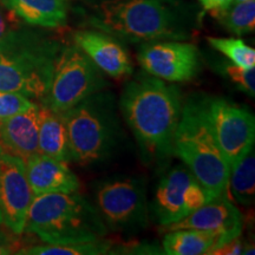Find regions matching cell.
<instances>
[{"mask_svg":"<svg viewBox=\"0 0 255 255\" xmlns=\"http://www.w3.org/2000/svg\"><path fill=\"white\" fill-rule=\"evenodd\" d=\"M223 75L235 84L238 89L245 94L254 97L255 96V71L254 69H242L235 64H222L219 69Z\"/></svg>","mask_w":255,"mask_h":255,"instance_id":"cell-24","label":"cell"},{"mask_svg":"<svg viewBox=\"0 0 255 255\" xmlns=\"http://www.w3.org/2000/svg\"><path fill=\"white\" fill-rule=\"evenodd\" d=\"M24 232L55 245L95 241L108 234L96 207L76 191L34 195Z\"/></svg>","mask_w":255,"mask_h":255,"instance_id":"cell-3","label":"cell"},{"mask_svg":"<svg viewBox=\"0 0 255 255\" xmlns=\"http://www.w3.org/2000/svg\"><path fill=\"white\" fill-rule=\"evenodd\" d=\"M212 254H223V255H235V254H254L253 252L250 251L245 242L239 237L234 240H232L228 244L223 245L218 250H215Z\"/></svg>","mask_w":255,"mask_h":255,"instance_id":"cell-28","label":"cell"},{"mask_svg":"<svg viewBox=\"0 0 255 255\" xmlns=\"http://www.w3.org/2000/svg\"><path fill=\"white\" fill-rule=\"evenodd\" d=\"M38 152L59 161H71L68 130L63 115L50 109L45 104L39 105Z\"/></svg>","mask_w":255,"mask_h":255,"instance_id":"cell-18","label":"cell"},{"mask_svg":"<svg viewBox=\"0 0 255 255\" xmlns=\"http://www.w3.org/2000/svg\"><path fill=\"white\" fill-rule=\"evenodd\" d=\"M15 17L17 15L0 1V50L13 43L23 32Z\"/></svg>","mask_w":255,"mask_h":255,"instance_id":"cell-26","label":"cell"},{"mask_svg":"<svg viewBox=\"0 0 255 255\" xmlns=\"http://www.w3.org/2000/svg\"><path fill=\"white\" fill-rule=\"evenodd\" d=\"M173 155L182 159L213 197L227 194L231 165L210 128L203 98H190L183 104L174 136Z\"/></svg>","mask_w":255,"mask_h":255,"instance_id":"cell-4","label":"cell"},{"mask_svg":"<svg viewBox=\"0 0 255 255\" xmlns=\"http://www.w3.org/2000/svg\"><path fill=\"white\" fill-rule=\"evenodd\" d=\"M2 223V214H1V209H0V226H1Z\"/></svg>","mask_w":255,"mask_h":255,"instance_id":"cell-31","label":"cell"},{"mask_svg":"<svg viewBox=\"0 0 255 255\" xmlns=\"http://www.w3.org/2000/svg\"><path fill=\"white\" fill-rule=\"evenodd\" d=\"M214 199L186 165L169 170L159 181L149 214L155 223L168 227Z\"/></svg>","mask_w":255,"mask_h":255,"instance_id":"cell-9","label":"cell"},{"mask_svg":"<svg viewBox=\"0 0 255 255\" xmlns=\"http://www.w3.org/2000/svg\"><path fill=\"white\" fill-rule=\"evenodd\" d=\"M111 253V244L108 240L75 242V244H46L24 247L17 254L28 255H102Z\"/></svg>","mask_w":255,"mask_h":255,"instance_id":"cell-22","label":"cell"},{"mask_svg":"<svg viewBox=\"0 0 255 255\" xmlns=\"http://www.w3.org/2000/svg\"><path fill=\"white\" fill-rule=\"evenodd\" d=\"M28 183L34 195L47 193H73L79 189L78 177L68 162L38 154L25 161Z\"/></svg>","mask_w":255,"mask_h":255,"instance_id":"cell-16","label":"cell"},{"mask_svg":"<svg viewBox=\"0 0 255 255\" xmlns=\"http://www.w3.org/2000/svg\"><path fill=\"white\" fill-rule=\"evenodd\" d=\"M95 207L108 232L133 234L148 226L145 182L135 176H114L96 184Z\"/></svg>","mask_w":255,"mask_h":255,"instance_id":"cell-8","label":"cell"},{"mask_svg":"<svg viewBox=\"0 0 255 255\" xmlns=\"http://www.w3.org/2000/svg\"><path fill=\"white\" fill-rule=\"evenodd\" d=\"M59 50L56 41L21 32L13 43L0 50V91L43 100Z\"/></svg>","mask_w":255,"mask_h":255,"instance_id":"cell-6","label":"cell"},{"mask_svg":"<svg viewBox=\"0 0 255 255\" xmlns=\"http://www.w3.org/2000/svg\"><path fill=\"white\" fill-rule=\"evenodd\" d=\"M39 105L0 121V148L24 162L38 154Z\"/></svg>","mask_w":255,"mask_h":255,"instance_id":"cell-15","label":"cell"},{"mask_svg":"<svg viewBox=\"0 0 255 255\" xmlns=\"http://www.w3.org/2000/svg\"><path fill=\"white\" fill-rule=\"evenodd\" d=\"M9 11L33 26L55 28L66 23V0H0Z\"/></svg>","mask_w":255,"mask_h":255,"instance_id":"cell-17","label":"cell"},{"mask_svg":"<svg viewBox=\"0 0 255 255\" xmlns=\"http://www.w3.org/2000/svg\"><path fill=\"white\" fill-rule=\"evenodd\" d=\"M209 45L242 69L255 68V50L239 38H207Z\"/></svg>","mask_w":255,"mask_h":255,"instance_id":"cell-23","label":"cell"},{"mask_svg":"<svg viewBox=\"0 0 255 255\" xmlns=\"http://www.w3.org/2000/svg\"><path fill=\"white\" fill-rule=\"evenodd\" d=\"M75 43L103 73L122 78L132 73L129 53L113 36L103 31H78Z\"/></svg>","mask_w":255,"mask_h":255,"instance_id":"cell-14","label":"cell"},{"mask_svg":"<svg viewBox=\"0 0 255 255\" xmlns=\"http://www.w3.org/2000/svg\"><path fill=\"white\" fill-rule=\"evenodd\" d=\"M229 32L237 36L252 33L255 28V1L232 2L228 7L212 12Z\"/></svg>","mask_w":255,"mask_h":255,"instance_id":"cell-21","label":"cell"},{"mask_svg":"<svg viewBox=\"0 0 255 255\" xmlns=\"http://www.w3.org/2000/svg\"><path fill=\"white\" fill-rule=\"evenodd\" d=\"M164 229L167 232L176 229H196L210 233L218 237V248H220L241 237L244 231V216L227 196L220 195L209 200L184 219L164 227Z\"/></svg>","mask_w":255,"mask_h":255,"instance_id":"cell-13","label":"cell"},{"mask_svg":"<svg viewBox=\"0 0 255 255\" xmlns=\"http://www.w3.org/2000/svg\"><path fill=\"white\" fill-rule=\"evenodd\" d=\"M203 108L220 149L232 167L254 146V115L244 105L221 97L203 98Z\"/></svg>","mask_w":255,"mask_h":255,"instance_id":"cell-10","label":"cell"},{"mask_svg":"<svg viewBox=\"0 0 255 255\" xmlns=\"http://www.w3.org/2000/svg\"><path fill=\"white\" fill-rule=\"evenodd\" d=\"M199 1L207 11L215 12L228 7L233 2V0H199Z\"/></svg>","mask_w":255,"mask_h":255,"instance_id":"cell-29","label":"cell"},{"mask_svg":"<svg viewBox=\"0 0 255 255\" xmlns=\"http://www.w3.org/2000/svg\"><path fill=\"white\" fill-rule=\"evenodd\" d=\"M121 111L148 161L173 155V143L182 113L180 89L141 72L124 87Z\"/></svg>","mask_w":255,"mask_h":255,"instance_id":"cell-1","label":"cell"},{"mask_svg":"<svg viewBox=\"0 0 255 255\" xmlns=\"http://www.w3.org/2000/svg\"><path fill=\"white\" fill-rule=\"evenodd\" d=\"M71 161L89 167L105 161L119 146L120 121L115 97L102 90L63 113Z\"/></svg>","mask_w":255,"mask_h":255,"instance_id":"cell-5","label":"cell"},{"mask_svg":"<svg viewBox=\"0 0 255 255\" xmlns=\"http://www.w3.org/2000/svg\"><path fill=\"white\" fill-rule=\"evenodd\" d=\"M21 239L19 238V234H14L8 229L0 228V255H8V254H17L21 250Z\"/></svg>","mask_w":255,"mask_h":255,"instance_id":"cell-27","label":"cell"},{"mask_svg":"<svg viewBox=\"0 0 255 255\" xmlns=\"http://www.w3.org/2000/svg\"><path fill=\"white\" fill-rule=\"evenodd\" d=\"M245 1H251V0H233V2H245Z\"/></svg>","mask_w":255,"mask_h":255,"instance_id":"cell-30","label":"cell"},{"mask_svg":"<svg viewBox=\"0 0 255 255\" xmlns=\"http://www.w3.org/2000/svg\"><path fill=\"white\" fill-rule=\"evenodd\" d=\"M33 197L24 159L0 148V209L2 223L14 234L24 233Z\"/></svg>","mask_w":255,"mask_h":255,"instance_id":"cell-12","label":"cell"},{"mask_svg":"<svg viewBox=\"0 0 255 255\" xmlns=\"http://www.w3.org/2000/svg\"><path fill=\"white\" fill-rule=\"evenodd\" d=\"M162 246L163 254L168 255L212 254L219 247V239L196 229H176L165 234Z\"/></svg>","mask_w":255,"mask_h":255,"instance_id":"cell-19","label":"cell"},{"mask_svg":"<svg viewBox=\"0 0 255 255\" xmlns=\"http://www.w3.org/2000/svg\"><path fill=\"white\" fill-rule=\"evenodd\" d=\"M138 62L146 73L170 83L191 81L201 70L197 47L178 40L144 44L139 50Z\"/></svg>","mask_w":255,"mask_h":255,"instance_id":"cell-11","label":"cell"},{"mask_svg":"<svg viewBox=\"0 0 255 255\" xmlns=\"http://www.w3.org/2000/svg\"><path fill=\"white\" fill-rule=\"evenodd\" d=\"M108 87L103 72L76 45L60 47L43 104L63 114Z\"/></svg>","mask_w":255,"mask_h":255,"instance_id":"cell-7","label":"cell"},{"mask_svg":"<svg viewBox=\"0 0 255 255\" xmlns=\"http://www.w3.org/2000/svg\"><path fill=\"white\" fill-rule=\"evenodd\" d=\"M34 103L19 92L0 91V121L27 110Z\"/></svg>","mask_w":255,"mask_h":255,"instance_id":"cell-25","label":"cell"},{"mask_svg":"<svg viewBox=\"0 0 255 255\" xmlns=\"http://www.w3.org/2000/svg\"><path fill=\"white\" fill-rule=\"evenodd\" d=\"M228 189L234 200L250 207L255 199V155L254 146L231 167Z\"/></svg>","mask_w":255,"mask_h":255,"instance_id":"cell-20","label":"cell"},{"mask_svg":"<svg viewBox=\"0 0 255 255\" xmlns=\"http://www.w3.org/2000/svg\"><path fill=\"white\" fill-rule=\"evenodd\" d=\"M91 25L131 43L184 40L194 18L177 0H110L98 7Z\"/></svg>","mask_w":255,"mask_h":255,"instance_id":"cell-2","label":"cell"}]
</instances>
